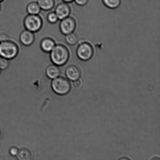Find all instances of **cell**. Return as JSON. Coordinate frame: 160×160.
Returning a JSON list of instances; mask_svg holds the SVG:
<instances>
[{
    "instance_id": "5bb4252c",
    "label": "cell",
    "mask_w": 160,
    "mask_h": 160,
    "mask_svg": "<svg viewBox=\"0 0 160 160\" xmlns=\"http://www.w3.org/2000/svg\"><path fill=\"white\" fill-rule=\"evenodd\" d=\"M41 10L37 2H31L27 6L26 11L29 15H39Z\"/></svg>"
},
{
    "instance_id": "603a6c76",
    "label": "cell",
    "mask_w": 160,
    "mask_h": 160,
    "mask_svg": "<svg viewBox=\"0 0 160 160\" xmlns=\"http://www.w3.org/2000/svg\"><path fill=\"white\" fill-rule=\"evenodd\" d=\"M62 1L63 2L69 4L70 3L73 2V1H74V0H62Z\"/></svg>"
},
{
    "instance_id": "8fae6325",
    "label": "cell",
    "mask_w": 160,
    "mask_h": 160,
    "mask_svg": "<svg viewBox=\"0 0 160 160\" xmlns=\"http://www.w3.org/2000/svg\"><path fill=\"white\" fill-rule=\"evenodd\" d=\"M45 73L49 79L53 80L60 76L61 70L59 67L52 64L47 67Z\"/></svg>"
},
{
    "instance_id": "4fadbf2b",
    "label": "cell",
    "mask_w": 160,
    "mask_h": 160,
    "mask_svg": "<svg viewBox=\"0 0 160 160\" xmlns=\"http://www.w3.org/2000/svg\"><path fill=\"white\" fill-rule=\"evenodd\" d=\"M17 158L19 160H31L32 159L33 154L29 149L23 148L19 150Z\"/></svg>"
},
{
    "instance_id": "ffe728a7",
    "label": "cell",
    "mask_w": 160,
    "mask_h": 160,
    "mask_svg": "<svg viewBox=\"0 0 160 160\" xmlns=\"http://www.w3.org/2000/svg\"><path fill=\"white\" fill-rule=\"evenodd\" d=\"M89 0H74L75 2L78 5L84 6L87 4Z\"/></svg>"
},
{
    "instance_id": "e0dca14e",
    "label": "cell",
    "mask_w": 160,
    "mask_h": 160,
    "mask_svg": "<svg viewBox=\"0 0 160 160\" xmlns=\"http://www.w3.org/2000/svg\"><path fill=\"white\" fill-rule=\"evenodd\" d=\"M47 19L48 22L52 24H55L59 20L54 12H49L47 15Z\"/></svg>"
},
{
    "instance_id": "484cf974",
    "label": "cell",
    "mask_w": 160,
    "mask_h": 160,
    "mask_svg": "<svg viewBox=\"0 0 160 160\" xmlns=\"http://www.w3.org/2000/svg\"><path fill=\"white\" fill-rule=\"evenodd\" d=\"M1 4H0V12H1Z\"/></svg>"
},
{
    "instance_id": "4316f807",
    "label": "cell",
    "mask_w": 160,
    "mask_h": 160,
    "mask_svg": "<svg viewBox=\"0 0 160 160\" xmlns=\"http://www.w3.org/2000/svg\"><path fill=\"white\" fill-rule=\"evenodd\" d=\"M2 70L0 69V74H1V73Z\"/></svg>"
},
{
    "instance_id": "7a4b0ae2",
    "label": "cell",
    "mask_w": 160,
    "mask_h": 160,
    "mask_svg": "<svg viewBox=\"0 0 160 160\" xmlns=\"http://www.w3.org/2000/svg\"><path fill=\"white\" fill-rule=\"evenodd\" d=\"M19 52L18 45L12 41L9 40L0 42V57L8 60L16 58Z\"/></svg>"
},
{
    "instance_id": "d4e9b609",
    "label": "cell",
    "mask_w": 160,
    "mask_h": 160,
    "mask_svg": "<svg viewBox=\"0 0 160 160\" xmlns=\"http://www.w3.org/2000/svg\"><path fill=\"white\" fill-rule=\"evenodd\" d=\"M4 0H0V3L2 2L3 1H4Z\"/></svg>"
},
{
    "instance_id": "7c38bea8",
    "label": "cell",
    "mask_w": 160,
    "mask_h": 160,
    "mask_svg": "<svg viewBox=\"0 0 160 160\" xmlns=\"http://www.w3.org/2000/svg\"><path fill=\"white\" fill-rule=\"evenodd\" d=\"M37 2L41 10L44 11L52 10L55 5V0H37Z\"/></svg>"
},
{
    "instance_id": "3957f363",
    "label": "cell",
    "mask_w": 160,
    "mask_h": 160,
    "mask_svg": "<svg viewBox=\"0 0 160 160\" xmlns=\"http://www.w3.org/2000/svg\"><path fill=\"white\" fill-rule=\"evenodd\" d=\"M51 87L56 94L60 95H65L70 92L71 85L67 78L59 76L52 80Z\"/></svg>"
},
{
    "instance_id": "30bf717a",
    "label": "cell",
    "mask_w": 160,
    "mask_h": 160,
    "mask_svg": "<svg viewBox=\"0 0 160 160\" xmlns=\"http://www.w3.org/2000/svg\"><path fill=\"white\" fill-rule=\"evenodd\" d=\"M56 45L55 42L53 39L50 38H45L41 41L40 48L43 52L49 53Z\"/></svg>"
},
{
    "instance_id": "d6986e66",
    "label": "cell",
    "mask_w": 160,
    "mask_h": 160,
    "mask_svg": "<svg viewBox=\"0 0 160 160\" xmlns=\"http://www.w3.org/2000/svg\"><path fill=\"white\" fill-rule=\"evenodd\" d=\"M19 150L16 147H12L10 148L9 150V154L11 156L13 157H17L18 154Z\"/></svg>"
},
{
    "instance_id": "44dd1931",
    "label": "cell",
    "mask_w": 160,
    "mask_h": 160,
    "mask_svg": "<svg viewBox=\"0 0 160 160\" xmlns=\"http://www.w3.org/2000/svg\"><path fill=\"white\" fill-rule=\"evenodd\" d=\"M73 85L75 88H79L81 85V80L78 79L73 81Z\"/></svg>"
},
{
    "instance_id": "ba28073f",
    "label": "cell",
    "mask_w": 160,
    "mask_h": 160,
    "mask_svg": "<svg viewBox=\"0 0 160 160\" xmlns=\"http://www.w3.org/2000/svg\"><path fill=\"white\" fill-rule=\"evenodd\" d=\"M34 33L25 29L20 33L19 40L23 46L29 47L33 44L35 41Z\"/></svg>"
},
{
    "instance_id": "52a82bcc",
    "label": "cell",
    "mask_w": 160,
    "mask_h": 160,
    "mask_svg": "<svg viewBox=\"0 0 160 160\" xmlns=\"http://www.w3.org/2000/svg\"><path fill=\"white\" fill-rule=\"evenodd\" d=\"M71 9L68 3L62 2L59 3L56 6L54 12L59 20H62L70 16Z\"/></svg>"
},
{
    "instance_id": "5b68a950",
    "label": "cell",
    "mask_w": 160,
    "mask_h": 160,
    "mask_svg": "<svg viewBox=\"0 0 160 160\" xmlns=\"http://www.w3.org/2000/svg\"><path fill=\"white\" fill-rule=\"evenodd\" d=\"M93 54V48L88 42H84L79 44L77 48V56L82 61L89 60L92 58Z\"/></svg>"
},
{
    "instance_id": "277c9868",
    "label": "cell",
    "mask_w": 160,
    "mask_h": 160,
    "mask_svg": "<svg viewBox=\"0 0 160 160\" xmlns=\"http://www.w3.org/2000/svg\"><path fill=\"white\" fill-rule=\"evenodd\" d=\"M23 26L26 29L32 32H39L42 29L43 22L39 15H29L27 16L23 20Z\"/></svg>"
},
{
    "instance_id": "ac0fdd59",
    "label": "cell",
    "mask_w": 160,
    "mask_h": 160,
    "mask_svg": "<svg viewBox=\"0 0 160 160\" xmlns=\"http://www.w3.org/2000/svg\"><path fill=\"white\" fill-rule=\"evenodd\" d=\"M9 65V60L0 57V69L2 70L7 69Z\"/></svg>"
},
{
    "instance_id": "7402d4cb",
    "label": "cell",
    "mask_w": 160,
    "mask_h": 160,
    "mask_svg": "<svg viewBox=\"0 0 160 160\" xmlns=\"http://www.w3.org/2000/svg\"><path fill=\"white\" fill-rule=\"evenodd\" d=\"M8 40H9V38L7 35L5 34H0V41L1 42Z\"/></svg>"
},
{
    "instance_id": "9c48e42d",
    "label": "cell",
    "mask_w": 160,
    "mask_h": 160,
    "mask_svg": "<svg viewBox=\"0 0 160 160\" xmlns=\"http://www.w3.org/2000/svg\"><path fill=\"white\" fill-rule=\"evenodd\" d=\"M65 75L68 79L74 81L79 79L81 72L76 66L72 65L67 67L65 70Z\"/></svg>"
},
{
    "instance_id": "2e32d148",
    "label": "cell",
    "mask_w": 160,
    "mask_h": 160,
    "mask_svg": "<svg viewBox=\"0 0 160 160\" xmlns=\"http://www.w3.org/2000/svg\"><path fill=\"white\" fill-rule=\"evenodd\" d=\"M65 40L68 45H74L77 43L78 37L76 34L72 32L65 35Z\"/></svg>"
},
{
    "instance_id": "83f0119b",
    "label": "cell",
    "mask_w": 160,
    "mask_h": 160,
    "mask_svg": "<svg viewBox=\"0 0 160 160\" xmlns=\"http://www.w3.org/2000/svg\"><path fill=\"white\" fill-rule=\"evenodd\" d=\"M0 42H1V41H0Z\"/></svg>"
},
{
    "instance_id": "6da1fadb",
    "label": "cell",
    "mask_w": 160,
    "mask_h": 160,
    "mask_svg": "<svg viewBox=\"0 0 160 160\" xmlns=\"http://www.w3.org/2000/svg\"><path fill=\"white\" fill-rule=\"evenodd\" d=\"M50 54V58L52 64L59 67L65 65L70 58V52L65 45L56 44Z\"/></svg>"
},
{
    "instance_id": "cb8c5ba5",
    "label": "cell",
    "mask_w": 160,
    "mask_h": 160,
    "mask_svg": "<svg viewBox=\"0 0 160 160\" xmlns=\"http://www.w3.org/2000/svg\"><path fill=\"white\" fill-rule=\"evenodd\" d=\"M2 130H1V128H0V140L2 138Z\"/></svg>"
},
{
    "instance_id": "9a60e30c",
    "label": "cell",
    "mask_w": 160,
    "mask_h": 160,
    "mask_svg": "<svg viewBox=\"0 0 160 160\" xmlns=\"http://www.w3.org/2000/svg\"><path fill=\"white\" fill-rule=\"evenodd\" d=\"M104 5L111 9H115L118 8L121 3V0H102Z\"/></svg>"
},
{
    "instance_id": "8992f818",
    "label": "cell",
    "mask_w": 160,
    "mask_h": 160,
    "mask_svg": "<svg viewBox=\"0 0 160 160\" xmlns=\"http://www.w3.org/2000/svg\"><path fill=\"white\" fill-rule=\"evenodd\" d=\"M60 21L59 28L62 34L66 35L74 32L76 28V22L74 18L69 16Z\"/></svg>"
}]
</instances>
